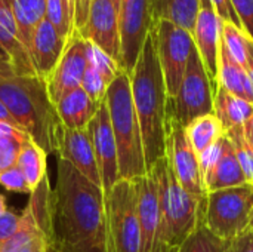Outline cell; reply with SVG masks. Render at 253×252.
Wrapping results in <instances>:
<instances>
[{"instance_id":"cell-9","label":"cell","mask_w":253,"mask_h":252,"mask_svg":"<svg viewBox=\"0 0 253 252\" xmlns=\"http://www.w3.org/2000/svg\"><path fill=\"white\" fill-rule=\"evenodd\" d=\"M154 28L168 98H172L176 95L185 74L190 55L194 49V39L190 31L170 21H157Z\"/></svg>"},{"instance_id":"cell-10","label":"cell","mask_w":253,"mask_h":252,"mask_svg":"<svg viewBox=\"0 0 253 252\" xmlns=\"http://www.w3.org/2000/svg\"><path fill=\"white\" fill-rule=\"evenodd\" d=\"M166 156L178 183L190 195L206 199L199 154L190 144L185 128L172 117H166Z\"/></svg>"},{"instance_id":"cell-36","label":"cell","mask_w":253,"mask_h":252,"mask_svg":"<svg viewBox=\"0 0 253 252\" xmlns=\"http://www.w3.org/2000/svg\"><path fill=\"white\" fill-rule=\"evenodd\" d=\"M19 224L21 214H16L9 209L4 214H0V250L13 238V235L19 229Z\"/></svg>"},{"instance_id":"cell-41","label":"cell","mask_w":253,"mask_h":252,"mask_svg":"<svg viewBox=\"0 0 253 252\" xmlns=\"http://www.w3.org/2000/svg\"><path fill=\"white\" fill-rule=\"evenodd\" d=\"M246 71H248V76H249V82H251V86H252L253 92V40L249 39V43H248V59H246V65H245Z\"/></svg>"},{"instance_id":"cell-2","label":"cell","mask_w":253,"mask_h":252,"mask_svg":"<svg viewBox=\"0 0 253 252\" xmlns=\"http://www.w3.org/2000/svg\"><path fill=\"white\" fill-rule=\"evenodd\" d=\"M129 77L133 105L141 126L147 171H150L157 160L166 156L168 91L157 53L156 28L150 31Z\"/></svg>"},{"instance_id":"cell-16","label":"cell","mask_w":253,"mask_h":252,"mask_svg":"<svg viewBox=\"0 0 253 252\" xmlns=\"http://www.w3.org/2000/svg\"><path fill=\"white\" fill-rule=\"evenodd\" d=\"M87 68V42L74 31L70 37L67 48L47 79V91L52 101L56 102L68 92L82 86L84 71Z\"/></svg>"},{"instance_id":"cell-22","label":"cell","mask_w":253,"mask_h":252,"mask_svg":"<svg viewBox=\"0 0 253 252\" xmlns=\"http://www.w3.org/2000/svg\"><path fill=\"white\" fill-rule=\"evenodd\" d=\"M99 105L101 104L95 102L80 86L65 94L56 102V110L62 122V126L65 129L79 131V129H86L89 126Z\"/></svg>"},{"instance_id":"cell-15","label":"cell","mask_w":253,"mask_h":252,"mask_svg":"<svg viewBox=\"0 0 253 252\" xmlns=\"http://www.w3.org/2000/svg\"><path fill=\"white\" fill-rule=\"evenodd\" d=\"M224 21L216 13L211 0H200L197 19L193 30L194 46L205 64L213 89L218 88V64L222 43Z\"/></svg>"},{"instance_id":"cell-32","label":"cell","mask_w":253,"mask_h":252,"mask_svg":"<svg viewBox=\"0 0 253 252\" xmlns=\"http://www.w3.org/2000/svg\"><path fill=\"white\" fill-rule=\"evenodd\" d=\"M87 65L93 67L108 83H111L123 70L120 65L107 55L102 49L87 42Z\"/></svg>"},{"instance_id":"cell-24","label":"cell","mask_w":253,"mask_h":252,"mask_svg":"<svg viewBox=\"0 0 253 252\" xmlns=\"http://www.w3.org/2000/svg\"><path fill=\"white\" fill-rule=\"evenodd\" d=\"M218 86H222L230 94L253 102V92L248 71L240 65L227 50L225 45L221 43L219 64H218Z\"/></svg>"},{"instance_id":"cell-30","label":"cell","mask_w":253,"mask_h":252,"mask_svg":"<svg viewBox=\"0 0 253 252\" xmlns=\"http://www.w3.org/2000/svg\"><path fill=\"white\" fill-rule=\"evenodd\" d=\"M225 135L231 140L234 146L236 156L243 171V175L246 178V183L253 186V149L246 138L245 128L243 126L231 128L230 131L225 132Z\"/></svg>"},{"instance_id":"cell-18","label":"cell","mask_w":253,"mask_h":252,"mask_svg":"<svg viewBox=\"0 0 253 252\" xmlns=\"http://www.w3.org/2000/svg\"><path fill=\"white\" fill-rule=\"evenodd\" d=\"M138 192V220L141 229V252H153L160 229V205L157 181L148 171L147 175L133 180Z\"/></svg>"},{"instance_id":"cell-44","label":"cell","mask_w":253,"mask_h":252,"mask_svg":"<svg viewBox=\"0 0 253 252\" xmlns=\"http://www.w3.org/2000/svg\"><path fill=\"white\" fill-rule=\"evenodd\" d=\"M67 15L70 16V19L74 22V12H76V0H61Z\"/></svg>"},{"instance_id":"cell-39","label":"cell","mask_w":253,"mask_h":252,"mask_svg":"<svg viewBox=\"0 0 253 252\" xmlns=\"http://www.w3.org/2000/svg\"><path fill=\"white\" fill-rule=\"evenodd\" d=\"M211 1L215 7L216 13L221 16V19L224 22H230V24L242 28V22H240V19H239V16H237L234 7L231 4V0H211Z\"/></svg>"},{"instance_id":"cell-47","label":"cell","mask_w":253,"mask_h":252,"mask_svg":"<svg viewBox=\"0 0 253 252\" xmlns=\"http://www.w3.org/2000/svg\"><path fill=\"white\" fill-rule=\"evenodd\" d=\"M7 211V206H6V199L3 195H0V214H4Z\"/></svg>"},{"instance_id":"cell-21","label":"cell","mask_w":253,"mask_h":252,"mask_svg":"<svg viewBox=\"0 0 253 252\" xmlns=\"http://www.w3.org/2000/svg\"><path fill=\"white\" fill-rule=\"evenodd\" d=\"M50 250H55V235L44 229L31 209L25 206L21 212L18 232L0 252H49Z\"/></svg>"},{"instance_id":"cell-38","label":"cell","mask_w":253,"mask_h":252,"mask_svg":"<svg viewBox=\"0 0 253 252\" xmlns=\"http://www.w3.org/2000/svg\"><path fill=\"white\" fill-rule=\"evenodd\" d=\"M225 252H253V218L251 227L246 232L227 242Z\"/></svg>"},{"instance_id":"cell-35","label":"cell","mask_w":253,"mask_h":252,"mask_svg":"<svg viewBox=\"0 0 253 252\" xmlns=\"http://www.w3.org/2000/svg\"><path fill=\"white\" fill-rule=\"evenodd\" d=\"M0 186L6 189L7 192L30 195V189L27 186V181L18 166H12L3 172H0Z\"/></svg>"},{"instance_id":"cell-17","label":"cell","mask_w":253,"mask_h":252,"mask_svg":"<svg viewBox=\"0 0 253 252\" xmlns=\"http://www.w3.org/2000/svg\"><path fill=\"white\" fill-rule=\"evenodd\" d=\"M56 154L58 157L67 160L86 180L102 189L99 168L87 128L79 131H70L64 128V134Z\"/></svg>"},{"instance_id":"cell-7","label":"cell","mask_w":253,"mask_h":252,"mask_svg":"<svg viewBox=\"0 0 253 252\" xmlns=\"http://www.w3.org/2000/svg\"><path fill=\"white\" fill-rule=\"evenodd\" d=\"M110 252H141L138 192L133 180H120L105 196Z\"/></svg>"},{"instance_id":"cell-46","label":"cell","mask_w":253,"mask_h":252,"mask_svg":"<svg viewBox=\"0 0 253 252\" xmlns=\"http://www.w3.org/2000/svg\"><path fill=\"white\" fill-rule=\"evenodd\" d=\"M245 128V134H246V137L248 135H253V116H252V119L243 126Z\"/></svg>"},{"instance_id":"cell-6","label":"cell","mask_w":253,"mask_h":252,"mask_svg":"<svg viewBox=\"0 0 253 252\" xmlns=\"http://www.w3.org/2000/svg\"><path fill=\"white\" fill-rule=\"evenodd\" d=\"M253 218V186L243 184L206 196L205 226L219 239L231 241L246 232Z\"/></svg>"},{"instance_id":"cell-43","label":"cell","mask_w":253,"mask_h":252,"mask_svg":"<svg viewBox=\"0 0 253 252\" xmlns=\"http://www.w3.org/2000/svg\"><path fill=\"white\" fill-rule=\"evenodd\" d=\"M0 122H4V123H9V125H12V126H15V128H18V129H21L19 128V125L16 123V120L12 117V114L7 111V108L4 107V104L0 101ZM22 131V129H21Z\"/></svg>"},{"instance_id":"cell-8","label":"cell","mask_w":253,"mask_h":252,"mask_svg":"<svg viewBox=\"0 0 253 252\" xmlns=\"http://www.w3.org/2000/svg\"><path fill=\"white\" fill-rule=\"evenodd\" d=\"M213 85L194 46L176 95L168 98L166 117H172L187 128L196 119L213 114Z\"/></svg>"},{"instance_id":"cell-12","label":"cell","mask_w":253,"mask_h":252,"mask_svg":"<svg viewBox=\"0 0 253 252\" xmlns=\"http://www.w3.org/2000/svg\"><path fill=\"white\" fill-rule=\"evenodd\" d=\"M199 162L208 193L248 184L234 146L225 134L199 154Z\"/></svg>"},{"instance_id":"cell-5","label":"cell","mask_w":253,"mask_h":252,"mask_svg":"<svg viewBox=\"0 0 253 252\" xmlns=\"http://www.w3.org/2000/svg\"><path fill=\"white\" fill-rule=\"evenodd\" d=\"M105 102L119 153L120 180H136L147 175V163L139 120L135 111L130 77L122 71L108 86Z\"/></svg>"},{"instance_id":"cell-3","label":"cell","mask_w":253,"mask_h":252,"mask_svg":"<svg viewBox=\"0 0 253 252\" xmlns=\"http://www.w3.org/2000/svg\"><path fill=\"white\" fill-rule=\"evenodd\" d=\"M0 101L31 141L47 154L58 153L64 126L46 80L36 74L0 73Z\"/></svg>"},{"instance_id":"cell-20","label":"cell","mask_w":253,"mask_h":252,"mask_svg":"<svg viewBox=\"0 0 253 252\" xmlns=\"http://www.w3.org/2000/svg\"><path fill=\"white\" fill-rule=\"evenodd\" d=\"M0 45L7 52L15 74H21V76L36 74L31 56L19 39L18 27L7 0H0Z\"/></svg>"},{"instance_id":"cell-33","label":"cell","mask_w":253,"mask_h":252,"mask_svg":"<svg viewBox=\"0 0 253 252\" xmlns=\"http://www.w3.org/2000/svg\"><path fill=\"white\" fill-rule=\"evenodd\" d=\"M108 86H110V83L93 67L87 65L83 80H82V88L95 102L101 104L105 100Z\"/></svg>"},{"instance_id":"cell-4","label":"cell","mask_w":253,"mask_h":252,"mask_svg":"<svg viewBox=\"0 0 253 252\" xmlns=\"http://www.w3.org/2000/svg\"><path fill=\"white\" fill-rule=\"evenodd\" d=\"M150 172L157 181L160 205V229L156 247L159 244L179 247L203 220L206 199L190 195L178 183L168 156L157 160Z\"/></svg>"},{"instance_id":"cell-19","label":"cell","mask_w":253,"mask_h":252,"mask_svg":"<svg viewBox=\"0 0 253 252\" xmlns=\"http://www.w3.org/2000/svg\"><path fill=\"white\" fill-rule=\"evenodd\" d=\"M68 40L62 37L56 28L44 18L36 28L30 56L36 70V74L47 82L55 67L58 65Z\"/></svg>"},{"instance_id":"cell-37","label":"cell","mask_w":253,"mask_h":252,"mask_svg":"<svg viewBox=\"0 0 253 252\" xmlns=\"http://www.w3.org/2000/svg\"><path fill=\"white\" fill-rule=\"evenodd\" d=\"M231 4L242 22V28L253 40V0H231Z\"/></svg>"},{"instance_id":"cell-31","label":"cell","mask_w":253,"mask_h":252,"mask_svg":"<svg viewBox=\"0 0 253 252\" xmlns=\"http://www.w3.org/2000/svg\"><path fill=\"white\" fill-rule=\"evenodd\" d=\"M249 36L245 33L243 28L233 25L230 22H224V31H222V43L225 45L230 55L240 64L246 65L248 59V43Z\"/></svg>"},{"instance_id":"cell-27","label":"cell","mask_w":253,"mask_h":252,"mask_svg":"<svg viewBox=\"0 0 253 252\" xmlns=\"http://www.w3.org/2000/svg\"><path fill=\"white\" fill-rule=\"evenodd\" d=\"M47 153L39 147L34 141H28L21 147L16 166L21 169L30 195L40 186V183L47 177Z\"/></svg>"},{"instance_id":"cell-34","label":"cell","mask_w":253,"mask_h":252,"mask_svg":"<svg viewBox=\"0 0 253 252\" xmlns=\"http://www.w3.org/2000/svg\"><path fill=\"white\" fill-rule=\"evenodd\" d=\"M28 143V141H27ZM25 143L12 138V137H1L0 138V172L16 166V160L21 151V147Z\"/></svg>"},{"instance_id":"cell-1","label":"cell","mask_w":253,"mask_h":252,"mask_svg":"<svg viewBox=\"0 0 253 252\" xmlns=\"http://www.w3.org/2000/svg\"><path fill=\"white\" fill-rule=\"evenodd\" d=\"M53 230L58 252H110L104 190L56 159Z\"/></svg>"},{"instance_id":"cell-23","label":"cell","mask_w":253,"mask_h":252,"mask_svg":"<svg viewBox=\"0 0 253 252\" xmlns=\"http://www.w3.org/2000/svg\"><path fill=\"white\" fill-rule=\"evenodd\" d=\"M213 114L221 122L224 131L236 126H245L253 116V102L242 100L222 86H218L213 98Z\"/></svg>"},{"instance_id":"cell-14","label":"cell","mask_w":253,"mask_h":252,"mask_svg":"<svg viewBox=\"0 0 253 252\" xmlns=\"http://www.w3.org/2000/svg\"><path fill=\"white\" fill-rule=\"evenodd\" d=\"M95 157L99 168L101 183L104 195L107 196L111 189L120 181L119 175V153H117V144L111 128V120L108 114V107L105 100L101 102L95 117L90 120L87 126Z\"/></svg>"},{"instance_id":"cell-42","label":"cell","mask_w":253,"mask_h":252,"mask_svg":"<svg viewBox=\"0 0 253 252\" xmlns=\"http://www.w3.org/2000/svg\"><path fill=\"white\" fill-rule=\"evenodd\" d=\"M0 73H13L10 58L7 52L1 48V45H0Z\"/></svg>"},{"instance_id":"cell-45","label":"cell","mask_w":253,"mask_h":252,"mask_svg":"<svg viewBox=\"0 0 253 252\" xmlns=\"http://www.w3.org/2000/svg\"><path fill=\"white\" fill-rule=\"evenodd\" d=\"M153 252H178V247L173 245H168V244H159Z\"/></svg>"},{"instance_id":"cell-40","label":"cell","mask_w":253,"mask_h":252,"mask_svg":"<svg viewBox=\"0 0 253 252\" xmlns=\"http://www.w3.org/2000/svg\"><path fill=\"white\" fill-rule=\"evenodd\" d=\"M92 3H93V0H76V12H74V28H76V31H79L84 25Z\"/></svg>"},{"instance_id":"cell-50","label":"cell","mask_w":253,"mask_h":252,"mask_svg":"<svg viewBox=\"0 0 253 252\" xmlns=\"http://www.w3.org/2000/svg\"><path fill=\"white\" fill-rule=\"evenodd\" d=\"M49 252H58V251H56V250H50V251H49Z\"/></svg>"},{"instance_id":"cell-11","label":"cell","mask_w":253,"mask_h":252,"mask_svg":"<svg viewBox=\"0 0 253 252\" xmlns=\"http://www.w3.org/2000/svg\"><path fill=\"white\" fill-rule=\"evenodd\" d=\"M119 21L122 70L130 76L150 31L156 27L151 0H123Z\"/></svg>"},{"instance_id":"cell-49","label":"cell","mask_w":253,"mask_h":252,"mask_svg":"<svg viewBox=\"0 0 253 252\" xmlns=\"http://www.w3.org/2000/svg\"><path fill=\"white\" fill-rule=\"evenodd\" d=\"M246 138H248V141H249V144H251V147H252V149H253V135H248Z\"/></svg>"},{"instance_id":"cell-26","label":"cell","mask_w":253,"mask_h":252,"mask_svg":"<svg viewBox=\"0 0 253 252\" xmlns=\"http://www.w3.org/2000/svg\"><path fill=\"white\" fill-rule=\"evenodd\" d=\"M151 6L154 22L170 21L193 34L200 0H151Z\"/></svg>"},{"instance_id":"cell-29","label":"cell","mask_w":253,"mask_h":252,"mask_svg":"<svg viewBox=\"0 0 253 252\" xmlns=\"http://www.w3.org/2000/svg\"><path fill=\"white\" fill-rule=\"evenodd\" d=\"M227 241L215 236L203 223L194 229V232L178 247V252H225Z\"/></svg>"},{"instance_id":"cell-13","label":"cell","mask_w":253,"mask_h":252,"mask_svg":"<svg viewBox=\"0 0 253 252\" xmlns=\"http://www.w3.org/2000/svg\"><path fill=\"white\" fill-rule=\"evenodd\" d=\"M79 34L89 43L102 49L122 68L119 10L111 0H93L84 25Z\"/></svg>"},{"instance_id":"cell-28","label":"cell","mask_w":253,"mask_h":252,"mask_svg":"<svg viewBox=\"0 0 253 252\" xmlns=\"http://www.w3.org/2000/svg\"><path fill=\"white\" fill-rule=\"evenodd\" d=\"M185 131L188 141L197 154L203 153L225 134L221 122L215 114H208L196 119L185 128Z\"/></svg>"},{"instance_id":"cell-48","label":"cell","mask_w":253,"mask_h":252,"mask_svg":"<svg viewBox=\"0 0 253 252\" xmlns=\"http://www.w3.org/2000/svg\"><path fill=\"white\" fill-rule=\"evenodd\" d=\"M111 1L114 3L116 9L119 10V15H120V9H122V3H123V0H111Z\"/></svg>"},{"instance_id":"cell-25","label":"cell","mask_w":253,"mask_h":252,"mask_svg":"<svg viewBox=\"0 0 253 252\" xmlns=\"http://www.w3.org/2000/svg\"><path fill=\"white\" fill-rule=\"evenodd\" d=\"M7 1L18 27L19 39L30 53L36 28L46 18L47 0H7Z\"/></svg>"}]
</instances>
